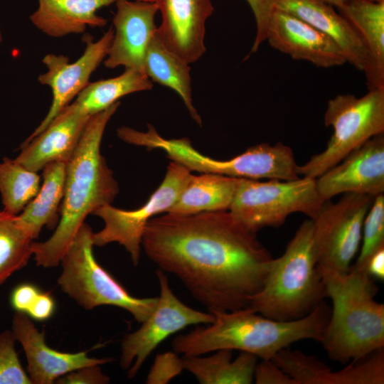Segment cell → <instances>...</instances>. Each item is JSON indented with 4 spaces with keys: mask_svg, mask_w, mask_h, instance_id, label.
<instances>
[{
    "mask_svg": "<svg viewBox=\"0 0 384 384\" xmlns=\"http://www.w3.org/2000/svg\"><path fill=\"white\" fill-rule=\"evenodd\" d=\"M256 234L229 210L166 213L149 220L142 247L209 312L230 311L248 306L272 264Z\"/></svg>",
    "mask_w": 384,
    "mask_h": 384,
    "instance_id": "cell-1",
    "label": "cell"
},
{
    "mask_svg": "<svg viewBox=\"0 0 384 384\" xmlns=\"http://www.w3.org/2000/svg\"><path fill=\"white\" fill-rule=\"evenodd\" d=\"M119 104L118 101L90 117L66 165L59 222L47 240L33 243L37 265L44 268L58 266L86 217L111 204L118 194V183L101 154L100 145L105 127Z\"/></svg>",
    "mask_w": 384,
    "mask_h": 384,
    "instance_id": "cell-2",
    "label": "cell"
},
{
    "mask_svg": "<svg viewBox=\"0 0 384 384\" xmlns=\"http://www.w3.org/2000/svg\"><path fill=\"white\" fill-rule=\"evenodd\" d=\"M330 312L324 301L306 316L292 321L272 319L247 307L213 311L212 323L178 335L171 346L174 352L183 356L230 349L270 360L280 350L297 341L312 339L320 342Z\"/></svg>",
    "mask_w": 384,
    "mask_h": 384,
    "instance_id": "cell-3",
    "label": "cell"
},
{
    "mask_svg": "<svg viewBox=\"0 0 384 384\" xmlns=\"http://www.w3.org/2000/svg\"><path fill=\"white\" fill-rule=\"evenodd\" d=\"M319 269L332 302L320 341L329 358L346 363L384 348V304L375 299V279L353 265L347 272Z\"/></svg>",
    "mask_w": 384,
    "mask_h": 384,
    "instance_id": "cell-4",
    "label": "cell"
},
{
    "mask_svg": "<svg viewBox=\"0 0 384 384\" xmlns=\"http://www.w3.org/2000/svg\"><path fill=\"white\" fill-rule=\"evenodd\" d=\"M311 219L304 220L284 253L274 258L262 287L247 308L278 321L301 319L326 297L313 245Z\"/></svg>",
    "mask_w": 384,
    "mask_h": 384,
    "instance_id": "cell-5",
    "label": "cell"
},
{
    "mask_svg": "<svg viewBox=\"0 0 384 384\" xmlns=\"http://www.w3.org/2000/svg\"><path fill=\"white\" fill-rule=\"evenodd\" d=\"M93 233L86 223L78 230L60 260L59 287L85 309L114 306L127 311L137 321L142 323L154 311L158 297H133L100 265L92 252Z\"/></svg>",
    "mask_w": 384,
    "mask_h": 384,
    "instance_id": "cell-6",
    "label": "cell"
},
{
    "mask_svg": "<svg viewBox=\"0 0 384 384\" xmlns=\"http://www.w3.org/2000/svg\"><path fill=\"white\" fill-rule=\"evenodd\" d=\"M324 120L333 134L323 151L298 166L299 175L316 178L370 138L384 134V88L368 90L361 97L336 95L329 100Z\"/></svg>",
    "mask_w": 384,
    "mask_h": 384,
    "instance_id": "cell-7",
    "label": "cell"
},
{
    "mask_svg": "<svg viewBox=\"0 0 384 384\" xmlns=\"http://www.w3.org/2000/svg\"><path fill=\"white\" fill-rule=\"evenodd\" d=\"M324 201L317 191L316 178L261 181L240 178L228 210L257 233L265 227L280 226L294 213L314 219Z\"/></svg>",
    "mask_w": 384,
    "mask_h": 384,
    "instance_id": "cell-8",
    "label": "cell"
},
{
    "mask_svg": "<svg viewBox=\"0 0 384 384\" xmlns=\"http://www.w3.org/2000/svg\"><path fill=\"white\" fill-rule=\"evenodd\" d=\"M374 197L343 193L325 201L313 221V245L318 267L338 272L350 270L359 251L365 217Z\"/></svg>",
    "mask_w": 384,
    "mask_h": 384,
    "instance_id": "cell-9",
    "label": "cell"
},
{
    "mask_svg": "<svg viewBox=\"0 0 384 384\" xmlns=\"http://www.w3.org/2000/svg\"><path fill=\"white\" fill-rule=\"evenodd\" d=\"M191 176L188 169L172 161L161 183L140 208L125 210L107 204L97 209L92 215L102 218L105 225L101 230L93 233L94 245L118 242L129 253L134 265L137 266L147 223L154 216L168 211Z\"/></svg>",
    "mask_w": 384,
    "mask_h": 384,
    "instance_id": "cell-10",
    "label": "cell"
},
{
    "mask_svg": "<svg viewBox=\"0 0 384 384\" xmlns=\"http://www.w3.org/2000/svg\"><path fill=\"white\" fill-rule=\"evenodd\" d=\"M156 274L160 294L154 311L122 341L119 364L124 370L128 369L129 378L136 376L151 353L169 336L188 326L207 325L214 320L213 313L194 309L178 299L164 272L158 269Z\"/></svg>",
    "mask_w": 384,
    "mask_h": 384,
    "instance_id": "cell-11",
    "label": "cell"
},
{
    "mask_svg": "<svg viewBox=\"0 0 384 384\" xmlns=\"http://www.w3.org/2000/svg\"><path fill=\"white\" fill-rule=\"evenodd\" d=\"M113 36L112 27L96 41L87 35L84 53L72 63H69V58L63 55L48 54L43 58L47 71L39 75L38 81L50 87L52 103L43 120L24 142L31 140L44 130L88 85L92 73L105 59Z\"/></svg>",
    "mask_w": 384,
    "mask_h": 384,
    "instance_id": "cell-12",
    "label": "cell"
},
{
    "mask_svg": "<svg viewBox=\"0 0 384 384\" xmlns=\"http://www.w3.org/2000/svg\"><path fill=\"white\" fill-rule=\"evenodd\" d=\"M274 7L308 22L330 37L343 53L346 62L365 74L368 90L384 88V76L376 69L363 40L334 6L320 0H274Z\"/></svg>",
    "mask_w": 384,
    "mask_h": 384,
    "instance_id": "cell-13",
    "label": "cell"
},
{
    "mask_svg": "<svg viewBox=\"0 0 384 384\" xmlns=\"http://www.w3.org/2000/svg\"><path fill=\"white\" fill-rule=\"evenodd\" d=\"M324 201L341 193L375 197L384 193V134L376 135L354 149L339 163L316 178Z\"/></svg>",
    "mask_w": 384,
    "mask_h": 384,
    "instance_id": "cell-14",
    "label": "cell"
},
{
    "mask_svg": "<svg viewBox=\"0 0 384 384\" xmlns=\"http://www.w3.org/2000/svg\"><path fill=\"white\" fill-rule=\"evenodd\" d=\"M188 165L200 173L255 180L290 181L300 177L292 149L282 142L257 144L228 160L215 159L194 150L188 157Z\"/></svg>",
    "mask_w": 384,
    "mask_h": 384,
    "instance_id": "cell-15",
    "label": "cell"
},
{
    "mask_svg": "<svg viewBox=\"0 0 384 384\" xmlns=\"http://www.w3.org/2000/svg\"><path fill=\"white\" fill-rule=\"evenodd\" d=\"M115 4L114 36L104 65L108 68L124 66L144 73L146 48L157 29L158 6L154 1L144 0H119Z\"/></svg>",
    "mask_w": 384,
    "mask_h": 384,
    "instance_id": "cell-16",
    "label": "cell"
},
{
    "mask_svg": "<svg viewBox=\"0 0 384 384\" xmlns=\"http://www.w3.org/2000/svg\"><path fill=\"white\" fill-rule=\"evenodd\" d=\"M266 41L293 59L308 61L317 67L329 68L347 63L343 53L330 37L308 22L277 9L270 18Z\"/></svg>",
    "mask_w": 384,
    "mask_h": 384,
    "instance_id": "cell-17",
    "label": "cell"
},
{
    "mask_svg": "<svg viewBox=\"0 0 384 384\" xmlns=\"http://www.w3.org/2000/svg\"><path fill=\"white\" fill-rule=\"evenodd\" d=\"M161 15L157 31L166 47L188 64L206 53V22L211 0H154Z\"/></svg>",
    "mask_w": 384,
    "mask_h": 384,
    "instance_id": "cell-18",
    "label": "cell"
},
{
    "mask_svg": "<svg viewBox=\"0 0 384 384\" xmlns=\"http://www.w3.org/2000/svg\"><path fill=\"white\" fill-rule=\"evenodd\" d=\"M11 331L25 352L32 384H52L58 378L79 368L103 365L112 361L111 358H91L85 351L71 353L51 348L46 343L44 334L25 312L14 314Z\"/></svg>",
    "mask_w": 384,
    "mask_h": 384,
    "instance_id": "cell-19",
    "label": "cell"
},
{
    "mask_svg": "<svg viewBox=\"0 0 384 384\" xmlns=\"http://www.w3.org/2000/svg\"><path fill=\"white\" fill-rule=\"evenodd\" d=\"M90 117L68 105L40 134L23 142L15 161L36 172L53 161L68 162Z\"/></svg>",
    "mask_w": 384,
    "mask_h": 384,
    "instance_id": "cell-20",
    "label": "cell"
},
{
    "mask_svg": "<svg viewBox=\"0 0 384 384\" xmlns=\"http://www.w3.org/2000/svg\"><path fill=\"white\" fill-rule=\"evenodd\" d=\"M117 1L38 0V8L31 16V21L37 28L51 37L82 33L87 26H105L107 20L97 15V11Z\"/></svg>",
    "mask_w": 384,
    "mask_h": 384,
    "instance_id": "cell-21",
    "label": "cell"
},
{
    "mask_svg": "<svg viewBox=\"0 0 384 384\" xmlns=\"http://www.w3.org/2000/svg\"><path fill=\"white\" fill-rule=\"evenodd\" d=\"M240 178L202 173L190 176L174 203L166 213L193 214L228 210Z\"/></svg>",
    "mask_w": 384,
    "mask_h": 384,
    "instance_id": "cell-22",
    "label": "cell"
},
{
    "mask_svg": "<svg viewBox=\"0 0 384 384\" xmlns=\"http://www.w3.org/2000/svg\"><path fill=\"white\" fill-rule=\"evenodd\" d=\"M190 70L189 64L166 47L156 29L146 48L144 73L151 81L174 90L193 119L201 125V117L193 104Z\"/></svg>",
    "mask_w": 384,
    "mask_h": 384,
    "instance_id": "cell-23",
    "label": "cell"
},
{
    "mask_svg": "<svg viewBox=\"0 0 384 384\" xmlns=\"http://www.w3.org/2000/svg\"><path fill=\"white\" fill-rule=\"evenodd\" d=\"M208 356H183L184 370L201 384H250L257 363L255 355L240 351L233 359V350L220 349Z\"/></svg>",
    "mask_w": 384,
    "mask_h": 384,
    "instance_id": "cell-24",
    "label": "cell"
},
{
    "mask_svg": "<svg viewBox=\"0 0 384 384\" xmlns=\"http://www.w3.org/2000/svg\"><path fill=\"white\" fill-rule=\"evenodd\" d=\"M68 162L53 161L43 169V183L36 196L18 215L35 238L44 226L52 230L59 222Z\"/></svg>",
    "mask_w": 384,
    "mask_h": 384,
    "instance_id": "cell-25",
    "label": "cell"
},
{
    "mask_svg": "<svg viewBox=\"0 0 384 384\" xmlns=\"http://www.w3.org/2000/svg\"><path fill=\"white\" fill-rule=\"evenodd\" d=\"M153 87L152 81L141 71L125 69L115 78L102 80L88 85L78 95L70 106L87 116L108 108L121 97Z\"/></svg>",
    "mask_w": 384,
    "mask_h": 384,
    "instance_id": "cell-26",
    "label": "cell"
},
{
    "mask_svg": "<svg viewBox=\"0 0 384 384\" xmlns=\"http://www.w3.org/2000/svg\"><path fill=\"white\" fill-rule=\"evenodd\" d=\"M336 10L357 31L384 76V0H346Z\"/></svg>",
    "mask_w": 384,
    "mask_h": 384,
    "instance_id": "cell-27",
    "label": "cell"
},
{
    "mask_svg": "<svg viewBox=\"0 0 384 384\" xmlns=\"http://www.w3.org/2000/svg\"><path fill=\"white\" fill-rule=\"evenodd\" d=\"M34 239L18 215L0 210V286L27 265Z\"/></svg>",
    "mask_w": 384,
    "mask_h": 384,
    "instance_id": "cell-28",
    "label": "cell"
},
{
    "mask_svg": "<svg viewBox=\"0 0 384 384\" xmlns=\"http://www.w3.org/2000/svg\"><path fill=\"white\" fill-rule=\"evenodd\" d=\"M41 178L37 172L29 170L8 157L0 162V193L3 210L18 215L36 196L40 189Z\"/></svg>",
    "mask_w": 384,
    "mask_h": 384,
    "instance_id": "cell-29",
    "label": "cell"
},
{
    "mask_svg": "<svg viewBox=\"0 0 384 384\" xmlns=\"http://www.w3.org/2000/svg\"><path fill=\"white\" fill-rule=\"evenodd\" d=\"M272 360L295 384H342L341 369L333 370L315 356L289 347L280 350Z\"/></svg>",
    "mask_w": 384,
    "mask_h": 384,
    "instance_id": "cell-30",
    "label": "cell"
},
{
    "mask_svg": "<svg viewBox=\"0 0 384 384\" xmlns=\"http://www.w3.org/2000/svg\"><path fill=\"white\" fill-rule=\"evenodd\" d=\"M384 245V195L374 197L365 217L360 251L355 266H361L379 247Z\"/></svg>",
    "mask_w": 384,
    "mask_h": 384,
    "instance_id": "cell-31",
    "label": "cell"
},
{
    "mask_svg": "<svg viewBox=\"0 0 384 384\" xmlns=\"http://www.w3.org/2000/svg\"><path fill=\"white\" fill-rule=\"evenodd\" d=\"M11 330L0 333V384H32L18 359Z\"/></svg>",
    "mask_w": 384,
    "mask_h": 384,
    "instance_id": "cell-32",
    "label": "cell"
},
{
    "mask_svg": "<svg viewBox=\"0 0 384 384\" xmlns=\"http://www.w3.org/2000/svg\"><path fill=\"white\" fill-rule=\"evenodd\" d=\"M184 370L183 358L176 352H166L156 356L147 376L149 384L167 383Z\"/></svg>",
    "mask_w": 384,
    "mask_h": 384,
    "instance_id": "cell-33",
    "label": "cell"
},
{
    "mask_svg": "<svg viewBox=\"0 0 384 384\" xmlns=\"http://www.w3.org/2000/svg\"><path fill=\"white\" fill-rule=\"evenodd\" d=\"M254 14L256 23V35L250 53H255L267 40L270 18L275 9L274 0H245Z\"/></svg>",
    "mask_w": 384,
    "mask_h": 384,
    "instance_id": "cell-34",
    "label": "cell"
},
{
    "mask_svg": "<svg viewBox=\"0 0 384 384\" xmlns=\"http://www.w3.org/2000/svg\"><path fill=\"white\" fill-rule=\"evenodd\" d=\"M100 365L86 366L58 378L56 383L60 384H107L110 377L105 375L100 367Z\"/></svg>",
    "mask_w": 384,
    "mask_h": 384,
    "instance_id": "cell-35",
    "label": "cell"
},
{
    "mask_svg": "<svg viewBox=\"0 0 384 384\" xmlns=\"http://www.w3.org/2000/svg\"><path fill=\"white\" fill-rule=\"evenodd\" d=\"M254 380L257 384H295L272 359L261 360L257 363Z\"/></svg>",
    "mask_w": 384,
    "mask_h": 384,
    "instance_id": "cell-36",
    "label": "cell"
},
{
    "mask_svg": "<svg viewBox=\"0 0 384 384\" xmlns=\"http://www.w3.org/2000/svg\"><path fill=\"white\" fill-rule=\"evenodd\" d=\"M39 293L38 289L33 284H21L14 290L11 294L12 306L16 311L26 313Z\"/></svg>",
    "mask_w": 384,
    "mask_h": 384,
    "instance_id": "cell-37",
    "label": "cell"
},
{
    "mask_svg": "<svg viewBox=\"0 0 384 384\" xmlns=\"http://www.w3.org/2000/svg\"><path fill=\"white\" fill-rule=\"evenodd\" d=\"M55 309V302L48 293H40L26 311L32 319L43 321L50 318Z\"/></svg>",
    "mask_w": 384,
    "mask_h": 384,
    "instance_id": "cell-38",
    "label": "cell"
},
{
    "mask_svg": "<svg viewBox=\"0 0 384 384\" xmlns=\"http://www.w3.org/2000/svg\"><path fill=\"white\" fill-rule=\"evenodd\" d=\"M356 267L363 268L373 279L383 281L384 279V245L376 249L361 266Z\"/></svg>",
    "mask_w": 384,
    "mask_h": 384,
    "instance_id": "cell-39",
    "label": "cell"
},
{
    "mask_svg": "<svg viewBox=\"0 0 384 384\" xmlns=\"http://www.w3.org/2000/svg\"><path fill=\"white\" fill-rule=\"evenodd\" d=\"M320 1L325 2L336 8L339 6L341 4H343L346 0H320Z\"/></svg>",
    "mask_w": 384,
    "mask_h": 384,
    "instance_id": "cell-40",
    "label": "cell"
},
{
    "mask_svg": "<svg viewBox=\"0 0 384 384\" xmlns=\"http://www.w3.org/2000/svg\"><path fill=\"white\" fill-rule=\"evenodd\" d=\"M2 41V38H1V32H0V43Z\"/></svg>",
    "mask_w": 384,
    "mask_h": 384,
    "instance_id": "cell-41",
    "label": "cell"
}]
</instances>
